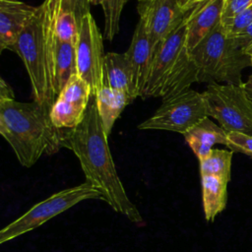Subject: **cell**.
Listing matches in <instances>:
<instances>
[{"label":"cell","instance_id":"obj_28","mask_svg":"<svg viewBox=\"0 0 252 252\" xmlns=\"http://www.w3.org/2000/svg\"><path fill=\"white\" fill-rule=\"evenodd\" d=\"M204 1H206V0H181V3H182L184 11L187 13Z\"/></svg>","mask_w":252,"mask_h":252},{"label":"cell","instance_id":"obj_7","mask_svg":"<svg viewBox=\"0 0 252 252\" xmlns=\"http://www.w3.org/2000/svg\"><path fill=\"white\" fill-rule=\"evenodd\" d=\"M202 94L208 115L215 118L226 133L252 136V102L243 84H209Z\"/></svg>","mask_w":252,"mask_h":252},{"label":"cell","instance_id":"obj_20","mask_svg":"<svg viewBox=\"0 0 252 252\" xmlns=\"http://www.w3.org/2000/svg\"><path fill=\"white\" fill-rule=\"evenodd\" d=\"M130 0H103L101 7L104 15L103 37L112 40L119 32L120 18L125 4Z\"/></svg>","mask_w":252,"mask_h":252},{"label":"cell","instance_id":"obj_13","mask_svg":"<svg viewBox=\"0 0 252 252\" xmlns=\"http://www.w3.org/2000/svg\"><path fill=\"white\" fill-rule=\"evenodd\" d=\"M126 55L133 69L137 92L139 96H141L150 74L154 57L150 38L141 20H139L136 26Z\"/></svg>","mask_w":252,"mask_h":252},{"label":"cell","instance_id":"obj_19","mask_svg":"<svg viewBox=\"0 0 252 252\" xmlns=\"http://www.w3.org/2000/svg\"><path fill=\"white\" fill-rule=\"evenodd\" d=\"M232 151L213 149L208 157L199 160L201 176L212 175L227 183L230 181Z\"/></svg>","mask_w":252,"mask_h":252},{"label":"cell","instance_id":"obj_30","mask_svg":"<svg viewBox=\"0 0 252 252\" xmlns=\"http://www.w3.org/2000/svg\"><path fill=\"white\" fill-rule=\"evenodd\" d=\"M90 1H91V4L93 5H98L103 2V0H90Z\"/></svg>","mask_w":252,"mask_h":252},{"label":"cell","instance_id":"obj_6","mask_svg":"<svg viewBox=\"0 0 252 252\" xmlns=\"http://www.w3.org/2000/svg\"><path fill=\"white\" fill-rule=\"evenodd\" d=\"M89 199L103 200V196L96 187L87 181L75 187L61 190L33 205L23 216L2 228L0 231V243L3 244L33 230L50 219Z\"/></svg>","mask_w":252,"mask_h":252},{"label":"cell","instance_id":"obj_10","mask_svg":"<svg viewBox=\"0 0 252 252\" xmlns=\"http://www.w3.org/2000/svg\"><path fill=\"white\" fill-rule=\"evenodd\" d=\"M137 10L150 38L153 55L188 13L184 11L181 0H138Z\"/></svg>","mask_w":252,"mask_h":252},{"label":"cell","instance_id":"obj_11","mask_svg":"<svg viewBox=\"0 0 252 252\" xmlns=\"http://www.w3.org/2000/svg\"><path fill=\"white\" fill-rule=\"evenodd\" d=\"M37 7L18 0H0V50H12Z\"/></svg>","mask_w":252,"mask_h":252},{"label":"cell","instance_id":"obj_8","mask_svg":"<svg viewBox=\"0 0 252 252\" xmlns=\"http://www.w3.org/2000/svg\"><path fill=\"white\" fill-rule=\"evenodd\" d=\"M207 117L203 94L188 88L162 99L157 111L138 127L141 130H165L184 135Z\"/></svg>","mask_w":252,"mask_h":252},{"label":"cell","instance_id":"obj_23","mask_svg":"<svg viewBox=\"0 0 252 252\" xmlns=\"http://www.w3.org/2000/svg\"><path fill=\"white\" fill-rule=\"evenodd\" d=\"M232 152H240L252 158V136L238 132L227 133V145Z\"/></svg>","mask_w":252,"mask_h":252},{"label":"cell","instance_id":"obj_15","mask_svg":"<svg viewBox=\"0 0 252 252\" xmlns=\"http://www.w3.org/2000/svg\"><path fill=\"white\" fill-rule=\"evenodd\" d=\"M183 136L199 160L210 155L214 145H227V133L209 117L195 125Z\"/></svg>","mask_w":252,"mask_h":252},{"label":"cell","instance_id":"obj_14","mask_svg":"<svg viewBox=\"0 0 252 252\" xmlns=\"http://www.w3.org/2000/svg\"><path fill=\"white\" fill-rule=\"evenodd\" d=\"M103 82L104 86L125 94L130 103L139 96L133 69L126 52H108L105 54Z\"/></svg>","mask_w":252,"mask_h":252},{"label":"cell","instance_id":"obj_16","mask_svg":"<svg viewBox=\"0 0 252 252\" xmlns=\"http://www.w3.org/2000/svg\"><path fill=\"white\" fill-rule=\"evenodd\" d=\"M96 106L106 136L111 133L116 119L130 103L125 94L103 86L95 94Z\"/></svg>","mask_w":252,"mask_h":252},{"label":"cell","instance_id":"obj_17","mask_svg":"<svg viewBox=\"0 0 252 252\" xmlns=\"http://www.w3.org/2000/svg\"><path fill=\"white\" fill-rule=\"evenodd\" d=\"M201 183L205 218L208 221H213L225 208L227 182L216 176L204 175L201 176Z\"/></svg>","mask_w":252,"mask_h":252},{"label":"cell","instance_id":"obj_12","mask_svg":"<svg viewBox=\"0 0 252 252\" xmlns=\"http://www.w3.org/2000/svg\"><path fill=\"white\" fill-rule=\"evenodd\" d=\"M224 0H206L187 14L186 46L190 52L221 22Z\"/></svg>","mask_w":252,"mask_h":252},{"label":"cell","instance_id":"obj_31","mask_svg":"<svg viewBox=\"0 0 252 252\" xmlns=\"http://www.w3.org/2000/svg\"><path fill=\"white\" fill-rule=\"evenodd\" d=\"M250 59H251V65H252V55L250 56Z\"/></svg>","mask_w":252,"mask_h":252},{"label":"cell","instance_id":"obj_21","mask_svg":"<svg viewBox=\"0 0 252 252\" xmlns=\"http://www.w3.org/2000/svg\"><path fill=\"white\" fill-rule=\"evenodd\" d=\"M80 25L74 13L60 10L55 25V37L62 42L76 44L79 36Z\"/></svg>","mask_w":252,"mask_h":252},{"label":"cell","instance_id":"obj_5","mask_svg":"<svg viewBox=\"0 0 252 252\" xmlns=\"http://www.w3.org/2000/svg\"><path fill=\"white\" fill-rule=\"evenodd\" d=\"M189 54L197 69L198 83L241 85L242 71L251 65L250 56L243 53L233 37L227 36L221 24Z\"/></svg>","mask_w":252,"mask_h":252},{"label":"cell","instance_id":"obj_24","mask_svg":"<svg viewBox=\"0 0 252 252\" xmlns=\"http://www.w3.org/2000/svg\"><path fill=\"white\" fill-rule=\"evenodd\" d=\"M252 5V0H224L220 24L223 26Z\"/></svg>","mask_w":252,"mask_h":252},{"label":"cell","instance_id":"obj_1","mask_svg":"<svg viewBox=\"0 0 252 252\" xmlns=\"http://www.w3.org/2000/svg\"><path fill=\"white\" fill-rule=\"evenodd\" d=\"M98 114L95 95L92 94L82 122L71 129H61V147L71 150L78 158L87 182L96 187L116 212L136 223L143 217L128 198L118 176Z\"/></svg>","mask_w":252,"mask_h":252},{"label":"cell","instance_id":"obj_27","mask_svg":"<svg viewBox=\"0 0 252 252\" xmlns=\"http://www.w3.org/2000/svg\"><path fill=\"white\" fill-rule=\"evenodd\" d=\"M15 94L11 86L3 79H0V100H14Z\"/></svg>","mask_w":252,"mask_h":252},{"label":"cell","instance_id":"obj_9","mask_svg":"<svg viewBox=\"0 0 252 252\" xmlns=\"http://www.w3.org/2000/svg\"><path fill=\"white\" fill-rule=\"evenodd\" d=\"M103 38L92 14L86 15L80 25L75 49L78 75L90 85L93 94L104 86Z\"/></svg>","mask_w":252,"mask_h":252},{"label":"cell","instance_id":"obj_18","mask_svg":"<svg viewBox=\"0 0 252 252\" xmlns=\"http://www.w3.org/2000/svg\"><path fill=\"white\" fill-rule=\"evenodd\" d=\"M78 74L75 44L56 39L54 56V92L56 98L72 76Z\"/></svg>","mask_w":252,"mask_h":252},{"label":"cell","instance_id":"obj_25","mask_svg":"<svg viewBox=\"0 0 252 252\" xmlns=\"http://www.w3.org/2000/svg\"><path fill=\"white\" fill-rule=\"evenodd\" d=\"M90 0H62L61 10L74 13L79 25H81L82 19L90 14Z\"/></svg>","mask_w":252,"mask_h":252},{"label":"cell","instance_id":"obj_26","mask_svg":"<svg viewBox=\"0 0 252 252\" xmlns=\"http://www.w3.org/2000/svg\"><path fill=\"white\" fill-rule=\"evenodd\" d=\"M233 38L244 54L252 55V23Z\"/></svg>","mask_w":252,"mask_h":252},{"label":"cell","instance_id":"obj_3","mask_svg":"<svg viewBox=\"0 0 252 252\" xmlns=\"http://www.w3.org/2000/svg\"><path fill=\"white\" fill-rule=\"evenodd\" d=\"M50 110L34 100H0V134L25 167L61 148V129L52 123Z\"/></svg>","mask_w":252,"mask_h":252},{"label":"cell","instance_id":"obj_4","mask_svg":"<svg viewBox=\"0 0 252 252\" xmlns=\"http://www.w3.org/2000/svg\"><path fill=\"white\" fill-rule=\"evenodd\" d=\"M186 31L187 15L158 46L142 98L164 99L197 82V69L186 46Z\"/></svg>","mask_w":252,"mask_h":252},{"label":"cell","instance_id":"obj_22","mask_svg":"<svg viewBox=\"0 0 252 252\" xmlns=\"http://www.w3.org/2000/svg\"><path fill=\"white\" fill-rule=\"evenodd\" d=\"M252 23V5L235 16L231 21L225 25H221L225 33L229 37H233L241 32L246 27Z\"/></svg>","mask_w":252,"mask_h":252},{"label":"cell","instance_id":"obj_2","mask_svg":"<svg viewBox=\"0 0 252 252\" xmlns=\"http://www.w3.org/2000/svg\"><path fill=\"white\" fill-rule=\"evenodd\" d=\"M62 0H44L37 6L30 24L23 31L13 52L17 53L30 77L33 100L51 109L54 92L55 25Z\"/></svg>","mask_w":252,"mask_h":252},{"label":"cell","instance_id":"obj_29","mask_svg":"<svg viewBox=\"0 0 252 252\" xmlns=\"http://www.w3.org/2000/svg\"><path fill=\"white\" fill-rule=\"evenodd\" d=\"M243 87H244V89H245V92H246V94H247L248 98H249L250 101L252 102V74L249 76L247 82L243 84Z\"/></svg>","mask_w":252,"mask_h":252}]
</instances>
